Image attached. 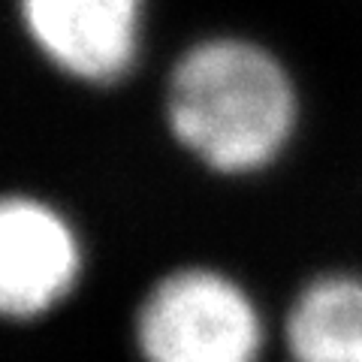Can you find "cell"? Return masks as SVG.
<instances>
[{
	"instance_id": "obj_1",
	"label": "cell",
	"mask_w": 362,
	"mask_h": 362,
	"mask_svg": "<svg viewBox=\"0 0 362 362\" xmlns=\"http://www.w3.org/2000/svg\"><path fill=\"white\" fill-rule=\"evenodd\" d=\"M166 109L175 139L218 173L272 163L296 121L284 66L245 40H206L181 54Z\"/></svg>"
},
{
	"instance_id": "obj_2",
	"label": "cell",
	"mask_w": 362,
	"mask_h": 362,
	"mask_svg": "<svg viewBox=\"0 0 362 362\" xmlns=\"http://www.w3.org/2000/svg\"><path fill=\"white\" fill-rule=\"evenodd\" d=\"M145 362H257L263 329L251 299L209 269L166 275L136 317Z\"/></svg>"
},
{
	"instance_id": "obj_3",
	"label": "cell",
	"mask_w": 362,
	"mask_h": 362,
	"mask_svg": "<svg viewBox=\"0 0 362 362\" xmlns=\"http://www.w3.org/2000/svg\"><path fill=\"white\" fill-rule=\"evenodd\" d=\"M21 16L40 52L76 78L109 85L133 66L142 0H21Z\"/></svg>"
},
{
	"instance_id": "obj_4",
	"label": "cell",
	"mask_w": 362,
	"mask_h": 362,
	"mask_svg": "<svg viewBox=\"0 0 362 362\" xmlns=\"http://www.w3.org/2000/svg\"><path fill=\"white\" fill-rule=\"evenodd\" d=\"M78 275V245L58 211L9 197L0 209V305L28 320L70 293Z\"/></svg>"
},
{
	"instance_id": "obj_5",
	"label": "cell",
	"mask_w": 362,
	"mask_h": 362,
	"mask_svg": "<svg viewBox=\"0 0 362 362\" xmlns=\"http://www.w3.org/2000/svg\"><path fill=\"white\" fill-rule=\"evenodd\" d=\"M293 362H362V281L317 278L287 317Z\"/></svg>"
}]
</instances>
